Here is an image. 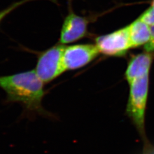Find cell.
<instances>
[{
	"instance_id": "8992f818",
	"label": "cell",
	"mask_w": 154,
	"mask_h": 154,
	"mask_svg": "<svg viewBox=\"0 0 154 154\" xmlns=\"http://www.w3.org/2000/svg\"><path fill=\"white\" fill-rule=\"evenodd\" d=\"M88 22L83 17L70 12L63 22L60 44H68L83 38L88 32Z\"/></svg>"
},
{
	"instance_id": "52a82bcc",
	"label": "cell",
	"mask_w": 154,
	"mask_h": 154,
	"mask_svg": "<svg viewBox=\"0 0 154 154\" xmlns=\"http://www.w3.org/2000/svg\"><path fill=\"white\" fill-rule=\"evenodd\" d=\"M152 61V54L147 51L134 56L128 63L125 74L128 83L149 74Z\"/></svg>"
},
{
	"instance_id": "277c9868",
	"label": "cell",
	"mask_w": 154,
	"mask_h": 154,
	"mask_svg": "<svg viewBox=\"0 0 154 154\" xmlns=\"http://www.w3.org/2000/svg\"><path fill=\"white\" fill-rule=\"evenodd\" d=\"M95 45L99 52L105 55H125L127 50L131 48L129 26H127L113 33L97 38Z\"/></svg>"
},
{
	"instance_id": "ba28073f",
	"label": "cell",
	"mask_w": 154,
	"mask_h": 154,
	"mask_svg": "<svg viewBox=\"0 0 154 154\" xmlns=\"http://www.w3.org/2000/svg\"><path fill=\"white\" fill-rule=\"evenodd\" d=\"M131 48L145 45L150 39V26L138 18L129 26Z\"/></svg>"
},
{
	"instance_id": "9c48e42d",
	"label": "cell",
	"mask_w": 154,
	"mask_h": 154,
	"mask_svg": "<svg viewBox=\"0 0 154 154\" xmlns=\"http://www.w3.org/2000/svg\"><path fill=\"white\" fill-rule=\"evenodd\" d=\"M139 18L142 21L152 26L154 25V8L151 6L148 8L143 14L139 17Z\"/></svg>"
},
{
	"instance_id": "7a4b0ae2",
	"label": "cell",
	"mask_w": 154,
	"mask_h": 154,
	"mask_svg": "<svg viewBox=\"0 0 154 154\" xmlns=\"http://www.w3.org/2000/svg\"><path fill=\"white\" fill-rule=\"evenodd\" d=\"M149 83V74L130 83V94L127 112L140 132H142L144 130Z\"/></svg>"
},
{
	"instance_id": "30bf717a",
	"label": "cell",
	"mask_w": 154,
	"mask_h": 154,
	"mask_svg": "<svg viewBox=\"0 0 154 154\" xmlns=\"http://www.w3.org/2000/svg\"><path fill=\"white\" fill-rule=\"evenodd\" d=\"M33 1V0H22V1H18V2H17L9 6L7 8L5 9L4 10L0 11V22H1V21L7 15H8L10 13H11V11H13L15 9H16L20 6L22 5L23 4H25V3L29 2V1Z\"/></svg>"
},
{
	"instance_id": "3957f363",
	"label": "cell",
	"mask_w": 154,
	"mask_h": 154,
	"mask_svg": "<svg viewBox=\"0 0 154 154\" xmlns=\"http://www.w3.org/2000/svg\"><path fill=\"white\" fill-rule=\"evenodd\" d=\"M65 46L56 45L39 54L34 70L44 84L54 81L66 72L63 63Z\"/></svg>"
},
{
	"instance_id": "6da1fadb",
	"label": "cell",
	"mask_w": 154,
	"mask_h": 154,
	"mask_svg": "<svg viewBox=\"0 0 154 154\" xmlns=\"http://www.w3.org/2000/svg\"><path fill=\"white\" fill-rule=\"evenodd\" d=\"M44 86L34 70L0 76V88L6 93V101L21 104L29 114L50 116L42 106Z\"/></svg>"
},
{
	"instance_id": "7c38bea8",
	"label": "cell",
	"mask_w": 154,
	"mask_h": 154,
	"mask_svg": "<svg viewBox=\"0 0 154 154\" xmlns=\"http://www.w3.org/2000/svg\"><path fill=\"white\" fill-rule=\"evenodd\" d=\"M152 7H153V8H154V0H153V1H152Z\"/></svg>"
},
{
	"instance_id": "5b68a950",
	"label": "cell",
	"mask_w": 154,
	"mask_h": 154,
	"mask_svg": "<svg viewBox=\"0 0 154 154\" xmlns=\"http://www.w3.org/2000/svg\"><path fill=\"white\" fill-rule=\"evenodd\" d=\"M99 53L95 45L65 46L63 53V63L65 71L82 68L93 61Z\"/></svg>"
},
{
	"instance_id": "8fae6325",
	"label": "cell",
	"mask_w": 154,
	"mask_h": 154,
	"mask_svg": "<svg viewBox=\"0 0 154 154\" xmlns=\"http://www.w3.org/2000/svg\"><path fill=\"white\" fill-rule=\"evenodd\" d=\"M151 37L149 42L144 45V49L146 51L151 53L154 51V25L150 26Z\"/></svg>"
}]
</instances>
